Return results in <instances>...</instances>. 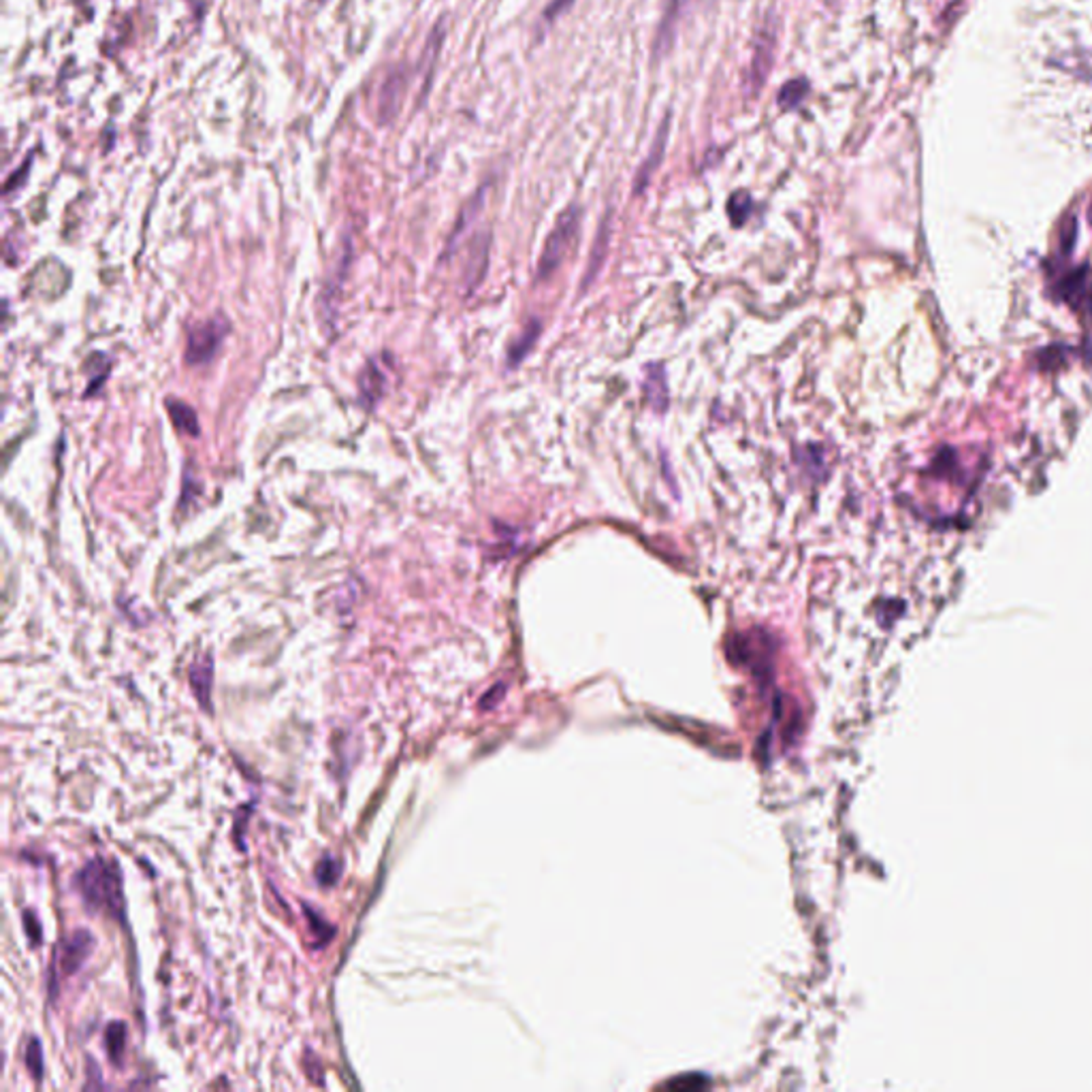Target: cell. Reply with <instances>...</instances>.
<instances>
[{
	"mask_svg": "<svg viewBox=\"0 0 1092 1092\" xmlns=\"http://www.w3.org/2000/svg\"><path fill=\"white\" fill-rule=\"evenodd\" d=\"M73 884L90 912H107L120 918L122 890L120 873L114 864L105 862L103 858H94L75 875Z\"/></svg>",
	"mask_w": 1092,
	"mask_h": 1092,
	"instance_id": "obj_1",
	"label": "cell"
},
{
	"mask_svg": "<svg viewBox=\"0 0 1092 1092\" xmlns=\"http://www.w3.org/2000/svg\"><path fill=\"white\" fill-rule=\"evenodd\" d=\"M777 44H779V18H775L773 13H766L762 26L758 28V35H755L751 60L743 77V88L751 99L762 92L770 71H773V64L777 58L775 54Z\"/></svg>",
	"mask_w": 1092,
	"mask_h": 1092,
	"instance_id": "obj_2",
	"label": "cell"
},
{
	"mask_svg": "<svg viewBox=\"0 0 1092 1092\" xmlns=\"http://www.w3.org/2000/svg\"><path fill=\"white\" fill-rule=\"evenodd\" d=\"M581 229V209L577 205H570L566 212L559 214L553 231L549 233L542 248V255L538 261V277L546 279L559 265H562L568 248L577 240Z\"/></svg>",
	"mask_w": 1092,
	"mask_h": 1092,
	"instance_id": "obj_3",
	"label": "cell"
},
{
	"mask_svg": "<svg viewBox=\"0 0 1092 1092\" xmlns=\"http://www.w3.org/2000/svg\"><path fill=\"white\" fill-rule=\"evenodd\" d=\"M229 331H231V325L229 320L224 318V314H216L212 318H207L205 323L190 327L186 338V355H184L188 366L192 368L207 366V363L220 353V348L224 340H227Z\"/></svg>",
	"mask_w": 1092,
	"mask_h": 1092,
	"instance_id": "obj_4",
	"label": "cell"
},
{
	"mask_svg": "<svg viewBox=\"0 0 1092 1092\" xmlns=\"http://www.w3.org/2000/svg\"><path fill=\"white\" fill-rule=\"evenodd\" d=\"M405 83H408V75H405L401 66L393 68V71H390L388 77L384 79L381 96H378V118H381L382 124L395 120V116L399 114Z\"/></svg>",
	"mask_w": 1092,
	"mask_h": 1092,
	"instance_id": "obj_5",
	"label": "cell"
},
{
	"mask_svg": "<svg viewBox=\"0 0 1092 1092\" xmlns=\"http://www.w3.org/2000/svg\"><path fill=\"white\" fill-rule=\"evenodd\" d=\"M92 947H94V941H92V936L88 932H75V934L68 936V939L58 949L60 975H64V977L75 975L81 969V964L86 962V958L90 956Z\"/></svg>",
	"mask_w": 1092,
	"mask_h": 1092,
	"instance_id": "obj_6",
	"label": "cell"
},
{
	"mask_svg": "<svg viewBox=\"0 0 1092 1092\" xmlns=\"http://www.w3.org/2000/svg\"><path fill=\"white\" fill-rule=\"evenodd\" d=\"M386 390V372L381 366V359H372L359 376V401L368 410H374L376 403L382 399Z\"/></svg>",
	"mask_w": 1092,
	"mask_h": 1092,
	"instance_id": "obj_7",
	"label": "cell"
},
{
	"mask_svg": "<svg viewBox=\"0 0 1092 1092\" xmlns=\"http://www.w3.org/2000/svg\"><path fill=\"white\" fill-rule=\"evenodd\" d=\"M668 131H670V118L666 116L664 122H662V126H660V131H657V135H655V142H653V146H651V150H649V157L645 159V163L640 164V169H638V173H636V179H634V194H640L642 190L647 188L651 175L657 171V166L662 164V161H664V152H666V144H668Z\"/></svg>",
	"mask_w": 1092,
	"mask_h": 1092,
	"instance_id": "obj_8",
	"label": "cell"
},
{
	"mask_svg": "<svg viewBox=\"0 0 1092 1092\" xmlns=\"http://www.w3.org/2000/svg\"><path fill=\"white\" fill-rule=\"evenodd\" d=\"M681 5H683V0H666L664 18H662L660 26H657V37H655V44H653V58L655 60H662L664 55L670 52L672 44H675L677 22L681 18Z\"/></svg>",
	"mask_w": 1092,
	"mask_h": 1092,
	"instance_id": "obj_9",
	"label": "cell"
},
{
	"mask_svg": "<svg viewBox=\"0 0 1092 1092\" xmlns=\"http://www.w3.org/2000/svg\"><path fill=\"white\" fill-rule=\"evenodd\" d=\"M446 39V20H440L436 26H433V31L427 39V46H425V52H423V60H421V71L425 73V79H423V92L421 96H418V101H425V96L429 94V88H431V77H433V66H436V60L440 55V50H442V44Z\"/></svg>",
	"mask_w": 1092,
	"mask_h": 1092,
	"instance_id": "obj_10",
	"label": "cell"
},
{
	"mask_svg": "<svg viewBox=\"0 0 1092 1092\" xmlns=\"http://www.w3.org/2000/svg\"><path fill=\"white\" fill-rule=\"evenodd\" d=\"M166 410H169L171 421L179 433H186V436H192V438L199 436L201 433L199 418H197V412H194L188 403L169 397L166 399Z\"/></svg>",
	"mask_w": 1092,
	"mask_h": 1092,
	"instance_id": "obj_11",
	"label": "cell"
},
{
	"mask_svg": "<svg viewBox=\"0 0 1092 1092\" xmlns=\"http://www.w3.org/2000/svg\"><path fill=\"white\" fill-rule=\"evenodd\" d=\"M212 675H214V666H212V660L209 657H205V660H199L194 662L190 666V683H192V690L194 694H197L199 703L203 707L209 705V690H212Z\"/></svg>",
	"mask_w": 1092,
	"mask_h": 1092,
	"instance_id": "obj_12",
	"label": "cell"
},
{
	"mask_svg": "<svg viewBox=\"0 0 1092 1092\" xmlns=\"http://www.w3.org/2000/svg\"><path fill=\"white\" fill-rule=\"evenodd\" d=\"M809 92H811V86H809V81H807L805 77L790 79V81H786V83H783V86H781L779 96H777V103H779L781 109L792 111V109L801 107V105L807 101Z\"/></svg>",
	"mask_w": 1092,
	"mask_h": 1092,
	"instance_id": "obj_13",
	"label": "cell"
},
{
	"mask_svg": "<svg viewBox=\"0 0 1092 1092\" xmlns=\"http://www.w3.org/2000/svg\"><path fill=\"white\" fill-rule=\"evenodd\" d=\"M487 257H489V235H479V237H476V242H474V248H472L470 268H468V277H466V282L470 286L481 284L483 273L487 270Z\"/></svg>",
	"mask_w": 1092,
	"mask_h": 1092,
	"instance_id": "obj_14",
	"label": "cell"
},
{
	"mask_svg": "<svg viewBox=\"0 0 1092 1092\" xmlns=\"http://www.w3.org/2000/svg\"><path fill=\"white\" fill-rule=\"evenodd\" d=\"M105 1037H107V1054L118 1065V1062L122 1060L124 1041H126V1029H124L122 1022H114V1025L107 1029Z\"/></svg>",
	"mask_w": 1092,
	"mask_h": 1092,
	"instance_id": "obj_15",
	"label": "cell"
},
{
	"mask_svg": "<svg viewBox=\"0 0 1092 1092\" xmlns=\"http://www.w3.org/2000/svg\"><path fill=\"white\" fill-rule=\"evenodd\" d=\"M340 873H342V866L338 860L333 858H325L323 862L318 864V871H316V879L320 886H335L340 879Z\"/></svg>",
	"mask_w": 1092,
	"mask_h": 1092,
	"instance_id": "obj_16",
	"label": "cell"
},
{
	"mask_svg": "<svg viewBox=\"0 0 1092 1092\" xmlns=\"http://www.w3.org/2000/svg\"><path fill=\"white\" fill-rule=\"evenodd\" d=\"M751 205H753V203H751V197H749L747 192H736L734 197L730 199V216H732V220H734L736 224L745 222Z\"/></svg>",
	"mask_w": 1092,
	"mask_h": 1092,
	"instance_id": "obj_17",
	"label": "cell"
},
{
	"mask_svg": "<svg viewBox=\"0 0 1092 1092\" xmlns=\"http://www.w3.org/2000/svg\"><path fill=\"white\" fill-rule=\"evenodd\" d=\"M26 1065L28 1069H31L33 1077H41V1073H44V1054H41V1043L37 1039H33L31 1043H28V1049H26Z\"/></svg>",
	"mask_w": 1092,
	"mask_h": 1092,
	"instance_id": "obj_18",
	"label": "cell"
},
{
	"mask_svg": "<svg viewBox=\"0 0 1092 1092\" xmlns=\"http://www.w3.org/2000/svg\"><path fill=\"white\" fill-rule=\"evenodd\" d=\"M574 3H577V0H551V3L546 5L544 11H542V22L551 26L553 22H557L559 18H562Z\"/></svg>",
	"mask_w": 1092,
	"mask_h": 1092,
	"instance_id": "obj_19",
	"label": "cell"
},
{
	"mask_svg": "<svg viewBox=\"0 0 1092 1092\" xmlns=\"http://www.w3.org/2000/svg\"><path fill=\"white\" fill-rule=\"evenodd\" d=\"M694 3H698V5H707V3H710V0H694Z\"/></svg>",
	"mask_w": 1092,
	"mask_h": 1092,
	"instance_id": "obj_20",
	"label": "cell"
}]
</instances>
